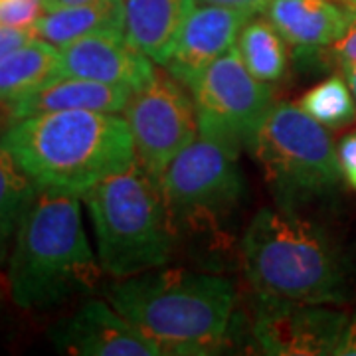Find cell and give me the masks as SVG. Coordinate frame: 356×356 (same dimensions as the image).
<instances>
[{
	"label": "cell",
	"instance_id": "6da1fadb",
	"mask_svg": "<svg viewBox=\"0 0 356 356\" xmlns=\"http://www.w3.org/2000/svg\"><path fill=\"white\" fill-rule=\"evenodd\" d=\"M107 301L159 346L161 355L218 353L228 337L236 307L234 283L186 269H149L115 280Z\"/></svg>",
	"mask_w": 356,
	"mask_h": 356
},
{
	"label": "cell",
	"instance_id": "7a4b0ae2",
	"mask_svg": "<svg viewBox=\"0 0 356 356\" xmlns=\"http://www.w3.org/2000/svg\"><path fill=\"white\" fill-rule=\"evenodd\" d=\"M0 145L36 186L86 192L135 163L127 121L117 113L50 111L16 119Z\"/></svg>",
	"mask_w": 356,
	"mask_h": 356
},
{
	"label": "cell",
	"instance_id": "3957f363",
	"mask_svg": "<svg viewBox=\"0 0 356 356\" xmlns=\"http://www.w3.org/2000/svg\"><path fill=\"white\" fill-rule=\"evenodd\" d=\"M242 266L257 297L305 305H344L350 269L318 224L293 210L264 208L243 232Z\"/></svg>",
	"mask_w": 356,
	"mask_h": 356
},
{
	"label": "cell",
	"instance_id": "277c9868",
	"mask_svg": "<svg viewBox=\"0 0 356 356\" xmlns=\"http://www.w3.org/2000/svg\"><path fill=\"white\" fill-rule=\"evenodd\" d=\"M102 271L86 236L79 196L36 186L10 250L14 303L22 309L60 305L93 291Z\"/></svg>",
	"mask_w": 356,
	"mask_h": 356
},
{
	"label": "cell",
	"instance_id": "5b68a950",
	"mask_svg": "<svg viewBox=\"0 0 356 356\" xmlns=\"http://www.w3.org/2000/svg\"><path fill=\"white\" fill-rule=\"evenodd\" d=\"M97 242V259L113 280L165 267L175 226L159 178L135 161L103 178L83 196Z\"/></svg>",
	"mask_w": 356,
	"mask_h": 356
},
{
	"label": "cell",
	"instance_id": "8992f818",
	"mask_svg": "<svg viewBox=\"0 0 356 356\" xmlns=\"http://www.w3.org/2000/svg\"><path fill=\"white\" fill-rule=\"evenodd\" d=\"M250 153L283 210L317 202L339 191L343 172L327 127L293 103H273L255 131Z\"/></svg>",
	"mask_w": 356,
	"mask_h": 356
},
{
	"label": "cell",
	"instance_id": "52a82bcc",
	"mask_svg": "<svg viewBox=\"0 0 356 356\" xmlns=\"http://www.w3.org/2000/svg\"><path fill=\"white\" fill-rule=\"evenodd\" d=\"M238 156L198 135L170 161L159 182L175 229H204L238 208L245 191Z\"/></svg>",
	"mask_w": 356,
	"mask_h": 356
},
{
	"label": "cell",
	"instance_id": "ba28073f",
	"mask_svg": "<svg viewBox=\"0 0 356 356\" xmlns=\"http://www.w3.org/2000/svg\"><path fill=\"white\" fill-rule=\"evenodd\" d=\"M198 135L240 154L273 107V89L255 79L236 46L218 58L191 88Z\"/></svg>",
	"mask_w": 356,
	"mask_h": 356
},
{
	"label": "cell",
	"instance_id": "9c48e42d",
	"mask_svg": "<svg viewBox=\"0 0 356 356\" xmlns=\"http://www.w3.org/2000/svg\"><path fill=\"white\" fill-rule=\"evenodd\" d=\"M123 111L135 161L154 178H161L170 161L198 137L188 88L166 70L156 72L151 83L133 91Z\"/></svg>",
	"mask_w": 356,
	"mask_h": 356
},
{
	"label": "cell",
	"instance_id": "30bf717a",
	"mask_svg": "<svg viewBox=\"0 0 356 356\" xmlns=\"http://www.w3.org/2000/svg\"><path fill=\"white\" fill-rule=\"evenodd\" d=\"M348 317L329 305L285 303L259 297L252 337L264 355H337Z\"/></svg>",
	"mask_w": 356,
	"mask_h": 356
},
{
	"label": "cell",
	"instance_id": "8fae6325",
	"mask_svg": "<svg viewBox=\"0 0 356 356\" xmlns=\"http://www.w3.org/2000/svg\"><path fill=\"white\" fill-rule=\"evenodd\" d=\"M252 16L254 14L222 4L204 2L202 6H194L163 67L191 89L218 58L236 46L243 24Z\"/></svg>",
	"mask_w": 356,
	"mask_h": 356
},
{
	"label": "cell",
	"instance_id": "7c38bea8",
	"mask_svg": "<svg viewBox=\"0 0 356 356\" xmlns=\"http://www.w3.org/2000/svg\"><path fill=\"white\" fill-rule=\"evenodd\" d=\"M51 339L64 353L77 356H159L161 350L127 318L103 301H88L60 323Z\"/></svg>",
	"mask_w": 356,
	"mask_h": 356
},
{
	"label": "cell",
	"instance_id": "4fadbf2b",
	"mask_svg": "<svg viewBox=\"0 0 356 356\" xmlns=\"http://www.w3.org/2000/svg\"><path fill=\"white\" fill-rule=\"evenodd\" d=\"M60 54L64 76L86 77L131 91L151 83L156 74L153 60L137 50L125 32H95L65 44Z\"/></svg>",
	"mask_w": 356,
	"mask_h": 356
},
{
	"label": "cell",
	"instance_id": "5bb4252c",
	"mask_svg": "<svg viewBox=\"0 0 356 356\" xmlns=\"http://www.w3.org/2000/svg\"><path fill=\"white\" fill-rule=\"evenodd\" d=\"M131 89L111 83H102L86 77L60 76L48 81L30 95L10 103L14 119L50 111H97V113H119L125 109Z\"/></svg>",
	"mask_w": 356,
	"mask_h": 356
},
{
	"label": "cell",
	"instance_id": "9a60e30c",
	"mask_svg": "<svg viewBox=\"0 0 356 356\" xmlns=\"http://www.w3.org/2000/svg\"><path fill=\"white\" fill-rule=\"evenodd\" d=\"M267 20L295 50L331 48L343 34L348 13L329 0H269Z\"/></svg>",
	"mask_w": 356,
	"mask_h": 356
},
{
	"label": "cell",
	"instance_id": "2e32d148",
	"mask_svg": "<svg viewBox=\"0 0 356 356\" xmlns=\"http://www.w3.org/2000/svg\"><path fill=\"white\" fill-rule=\"evenodd\" d=\"M194 6L196 0H123L125 36L149 60L165 65Z\"/></svg>",
	"mask_w": 356,
	"mask_h": 356
},
{
	"label": "cell",
	"instance_id": "e0dca14e",
	"mask_svg": "<svg viewBox=\"0 0 356 356\" xmlns=\"http://www.w3.org/2000/svg\"><path fill=\"white\" fill-rule=\"evenodd\" d=\"M32 32L58 50L95 32H125L123 0H88L51 8L40 16Z\"/></svg>",
	"mask_w": 356,
	"mask_h": 356
},
{
	"label": "cell",
	"instance_id": "ac0fdd59",
	"mask_svg": "<svg viewBox=\"0 0 356 356\" xmlns=\"http://www.w3.org/2000/svg\"><path fill=\"white\" fill-rule=\"evenodd\" d=\"M60 76V50L34 36L0 60V103L10 105Z\"/></svg>",
	"mask_w": 356,
	"mask_h": 356
},
{
	"label": "cell",
	"instance_id": "d6986e66",
	"mask_svg": "<svg viewBox=\"0 0 356 356\" xmlns=\"http://www.w3.org/2000/svg\"><path fill=\"white\" fill-rule=\"evenodd\" d=\"M236 50L248 72L273 86L287 72V42L267 18H250L236 42Z\"/></svg>",
	"mask_w": 356,
	"mask_h": 356
},
{
	"label": "cell",
	"instance_id": "ffe728a7",
	"mask_svg": "<svg viewBox=\"0 0 356 356\" xmlns=\"http://www.w3.org/2000/svg\"><path fill=\"white\" fill-rule=\"evenodd\" d=\"M34 191V182L0 145V266L8 259L20 220Z\"/></svg>",
	"mask_w": 356,
	"mask_h": 356
},
{
	"label": "cell",
	"instance_id": "44dd1931",
	"mask_svg": "<svg viewBox=\"0 0 356 356\" xmlns=\"http://www.w3.org/2000/svg\"><path fill=\"white\" fill-rule=\"evenodd\" d=\"M297 105L327 129H341L356 121L353 89L341 76L327 77L325 81L309 89Z\"/></svg>",
	"mask_w": 356,
	"mask_h": 356
},
{
	"label": "cell",
	"instance_id": "7402d4cb",
	"mask_svg": "<svg viewBox=\"0 0 356 356\" xmlns=\"http://www.w3.org/2000/svg\"><path fill=\"white\" fill-rule=\"evenodd\" d=\"M44 13V0H0V26L32 32Z\"/></svg>",
	"mask_w": 356,
	"mask_h": 356
},
{
	"label": "cell",
	"instance_id": "603a6c76",
	"mask_svg": "<svg viewBox=\"0 0 356 356\" xmlns=\"http://www.w3.org/2000/svg\"><path fill=\"white\" fill-rule=\"evenodd\" d=\"M329 50L341 67L356 64V10L348 13L343 34L332 42Z\"/></svg>",
	"mask_w": 356,
	"mask_h": 356
},
{
	"label": "cell",
	"instance_id": "cb8c5ba5",
	"mask_svg": "<svg viewBox=\"0 0 356 356\" xmlns=\"http://www.w3.org/2000/svg\"><path fill=\"white\" fill-rule=\"evenodd\" d=\"M343 180L356 192V131L348 133L337 147Z\"/></svg>",
	"mask_w": 356,
	"mask_h": 356
},
{
	"label": "cell",
	"instance_id": "d4e9b609",
	"mask_svg": "<svg viewBox=\"0 0 356 356\" xmlns=\"http://www.w3.org/2000/svg\"><path fill=\"white\" fill-rule=\"evenodd\" d=\"M30 38H34V32H30V30H14V28L0 26V60Z\"/></svg>",
	"mask_w": 356,
	"mask_h": 356
},
{
	"label": "cell",
	"instance_id": "484cf974",
	"mask_svg": "<svg viewBox=\"0 0 356 356\" xmlns=\"http://www.w3.org/2000/svg\"><path fill=\"white\" fill-rule=\"evenodd\" d=\"M206 4H222V6H232V8H240L250 14H257L266 10L269 0H202Z\"/></svg>",
	"mask_w": 356,
	"mask_h": 356
},
{
	"label": "cell",
	"instance_id": "4316f807",
	"mask_svg": "<svg viewBox=\"0 0 356 356\" xmlns=\"http://www.w3.org/2000/svg\"><path fill=\"white\" fill-rule=\"evenodd\" d=\"M337 355H346V356H356V315L348 317L346 323V329H344L343 341L339 346V353Z\"/></svg>",
	"mask_w": 356,
	"mask_h": 356
},
{
	"label": "cell",
	"instance_id": "83f0119b",
	"mask_svg": "<svg viewBox=\"0 0 356 356\" xmlns=\"http://www.w3.org/2000/svg\"><path fill=\"white\" fill-rule=\"evenodd\" d=\"M343 74H344V79L348 81V86H350V89H353V95H355V99H356V64L344 65Z\"/></svg>",
	"mask_w": 356,
	"mask_h": 356
},
{
	"label": "cell",
	"instance_id": "f1b7e54d",
	"mask_svg": "<svg viewBox=\"0 0 356 356\" xmlns=\"http://www.w3.org/2000/svg\"><path fill=\"white\" fill-rule=\"evenodd\" d=\"M81 2H88V0H50L46 10H51V8H60V6H72V4H81Z\"/></svg>",
	"mask_w": 356,
	"mask_h": 356
},
{
	"label": "cell",
	"instance_id": "f546056e",
	"mask_svg": "<svg viewBox=\"0 0 356 356\" xmlns=\"http://www.w3.org/2000/svg\"><path fill=\"white\" fill-rule=\"evenodd\" d=\"M48 2H50V0H44V8H46V6H48Z\"/></svg>",
	"mask_w": 356,
	"mask_h": 356
},
{
	"label": "cell",
	"instance_id": "4dcf8cb0",
	"mask_svg": "<svg viewBox=\"0 0 356 356\" xmlns=\"http://www.w3.org/2000/svg\"><path fill=\"white\" fill-rule=\"evenodd\" d=\"M348 2H353V4H356V0H348Z\"/></svg>",
	"mask_w": 356,
	"mask_h": 356
}]
</instances>
